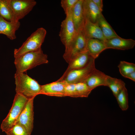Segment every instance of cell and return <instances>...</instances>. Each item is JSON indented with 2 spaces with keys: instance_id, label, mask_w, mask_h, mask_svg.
<instances>
[{
  "instance_id": "cell-1",
  "label": "cell",
  "mask_w": 135,
  "mask_h": 135,
  "mask_svg": "<svg viewBox=\"0 0 135 135\" xmlns=\"http://www.w3.org/2000/svg\"><path fill=\"white\" fill-rule=\"evenodd\" d=\"M14 58L16 73H24L37 66L48 62L47 55L44 53L42 48Z\"/></svg>"
},
{
  "instance_id": "cell-2",
  "label": "cell",
  "mask_w": 135,
  "mask_h": 135,
  "mask_svg": "<svg viewBox=\"0 0 135 135\" xmlns=\"http://www.w3.org/2000/svg\"><path fill=\"white\" fill-rule=\"evenodd\" d=\"M15 91L28 99L40 94L41 85L34 79L24 73H16L14 76Z\"/></svg>"
},
{
  "instance_id": "cell-3",
  "label": "cell",
  "mask_w": 135,
  "mask_h": 135,
  "mask_svg": "<svg viewBox=\"0 0 135 135\" xmlns=\"http://www.w3.org/2000/svg\"><path fill=\"white\" fill-rule=\"evenodd\" d=\"M28 100L23 95L16 93L12 106L1 123L0 128L3 132L6 133L16 123Z\"/></svg>"
},
{
  "instance_id": "cell-4",
  "label": "cell",
  "mask_w": 135,
  "mask_h": 135,
  "mask_svg": "<svg viewBox=\"0 0 135 135\" xmlns=\"http://www.w3.org/2000/svg\"><path fill=\"white\" fill-rule=\"evenodd\" d=\"M46 34V30L44 28L41 27L38 28L27 38L20 47L14 49V57L41 49Z\"/></svg>"
},
{
  "instance_id": "cell-5",
  "label": "cell",
  "mask_w": 135,
  "mask_h": 135,
  "mask_svg": "<svg viewBox=\"0 0 135 135\" xmlns=\"http://www.w3.org/2000/svg\"><path fill=\"white\" fill-rule=\"evenodd\" d=\"M95 59L92 58L86 66L72 70L58 80L66 84H76L84 82L96 68Z\"/></svg>"
},
{
  "instance_id": "cell-6",
  "label": "cell",
  "mask_w": 135,
  "mask_h": 135,
  "mask_svg": "<svg viewBox=\"0 0 135 135\" xmlns=\"http://www.w3.org/2000/svg\"><path fill=\"white\" fill-rule=\"evenodd\" d=\"M12 12L11 22H16L23 18L36 4L34 0H9Z\"/></svg>"
},
{
  "instance_id": "cell-7",
  "label": "cell",
  "mask_w": 135,
  "mask_h": 135,
  "mask_svg": "<svg viewBox=\"0 0 135 135\" xmlns=\"http://www.w3.org/2000/svg\"><path fill=\"white\" fill-rule=\"evenodd\" d=\"M87 40L82 30L77 32L75 38L67 50H65L63 55L64 58L68 64L75 56L87 50Z\"/></svg>"
},
{
  "instance_id": "cell-8",
  "label": "cell",
  "mask_w": 135,
  "mask_h": 135,
  "mask_svg": "<svg viewBox=\"0 0 135 135\" xmlns=\"http://www.w3.org/2000/svg\"><path fill=\"white\" fill-rule=\"evenodd\" d=\"M77 33L72 22L71 14L66 15L62 22L59 36L60 40L65 48H68Z\"/></svg>"
},
{
  "instance_id": "cell-9",
  "label": "cell",
  "mask_w": 135,
  "mask_h": 135,
  "mask_svg": "<svg viewBox=\"0 0 135 135\" xmlns=\"http://www.w3.org/2000/svg\"><path fill=\"white\" fill-rule=\"evenodd\" d=\"M34 98L28 100L16 123L22 125L31 134L34 127Z\"/></svg>"
},
{
  "instance_id": "cell-10",
  "label": "cell",
  "mask_w": 135,
  "mask_h": 135,
  "mask_svg": "<svg viewBox=\"0 0 135 135\" xmlns=\"http://www.w3.org/2000/svg\"><path fill=\"white\" fill-rule=\"evenodd\" d=\"M93 58L87 50L81 52L76 56L68 63V66L61 77H63L70 71L83 68L86 66Z\"/></svg>"
},
{
  "instance_id": "cell-11",
  "label": "cell",
  "mask_w": 135,
  "mask_h": 135,
  "mask_svg": "<svg viewBox=\"0 0 135 135\" xmlns=\"http://www.w3.org/2000/svg\"><path fill=\"white\" fill-rule=\"evenodd\" d=\"M66 83L58 80L41 85L40 94L57 97H64V87Z\"/></svg>"
},
{
  "instance_id": "cell-12",
  "label": "cell",
  "mask_w": 135,
  "mask_h": 135,
  "mask_svg": "<svg viewBox=\"0 0 135 135\" xmlns=\"http://www.w3.org/2000/svg\"><path fill=\"white\" fill-rule=\"evenodd\" d=\"M82 30L87 40L95 38L104 42L106 40L97 23L92 22L86 18Z\"/></svg>"
},
{
  "instance_id": "cell-13",
  "label": "cell",
  "mask_w": 135,
  "mask_h": 135,
  "mask_svg": "<svg viewBox=\"0 0 135 135\" xmlns=\"http://www.w3.org/2000/svg\"><path fill=\"white\" fill-rule=\"evenodd\" d=\"M104 42L107 49L127 50L133 48L135 45L134 40L122 38L119 36L106 40Z\"/></svg>"
},
{
  "instance_id": "cell-14",
  "label": "cell",
  "mask_w": 135,
  "mask_h": 135,
  "mask_svg": "<svg viewBox=\"0 0 135 135\" xmlns=\"http://www.w3.org/2000/svg\"><path fill=\"white\" fill-rule=\"evenodd\" d=\"M108 76L96 68L84 82L92 90L99 86H107Z\"/></svg>"
},
{
  "instance_id": "cell-15",
  "label": "cell",
  "mask_w": 135,
  "mask_h": 135,
  "mask_svg": "<svg viewBox=\"0 0 135 135\" xmlns=\"http://www.w3.org/2000/svg\"><path fill=\"white\" fill-rule=\"evenodd\" d=\"M83 0H78L72 11V20L77 32L82 30L85 20L83 7Z\"/></svg>"
},
{
  "instance_id": "cell-16",
  "label": "cell",
  "mask_w": 135,
  "mask_h": 135,
  "mask_svg": "<svg viewBox=\"0 0 135 135\" xmlns=\"http://www.w3.org/2000/svg\"><path fill=\"white\" fill-rule=\"evenodd\" d=\"M20 25L19 21L14 22L8 21L0 16V34L6 35L10 40L16 39V32Z\"/></svg>"
},
{
  "instance_id": "cell-17",
  "label": "cell",
  "mask_w": 135,
  "mask_h": 135,
  "mask_svg": "<svg viewBox=\"0 0 135 135\" xmlns=\"http://www.w3.org/2000/svg\"><path fill=\"white\" fill-rule=\"evenodd\" d=\"M82 7L85 18L96 23L102 13L92 0H83Z\"/></svg>"
},
{
  "instance_id": "cell-18",
  "label": "cell",
  "mask_w": 135,
  "mask_h": 135,
  "mask_svg": "<svg viewBox=\"0 0 135 135\" xmlns=\"http://www.w3.org/2000/svg\"><path fill=\"white\" fill-rule=\"evenodd\" d=\"M86 49L90 56L94 59L104 50L107 49L104 42L95 38L87 40Z\"/></svg>"
},
{
  "instance_id": "cell-19",
  "label": "cell",
  "mask_w": 135,
  "mask_h": 135,
  "mask_svg": "<svg viewBox=\"0 0 135 135\" xmlns=\"http://www.w3.org/2000/svg\"><path fill=\"white\" fill-rule=\"evenodd\" d=\"M96 22L106 40L119 36L107 22L102 13L99 17Z\"/></svg>"
},
{
  "instance_id": "cell-20",
  "label": "cell",
  "mask_w": 135,
  "mask_h": 135,
  "mask_svg": "<svg viewBox=\"0 0 135 135\" xmlns=\"http://www.w3.org/2000/svg\"><path fill=\"white\" fill-rule=\"evenodd\" d=\"M107 86L110 88L115 97L126 87L125 84L122 80L109 76Z\"/></svg>"
},
{
  "instance_id": "cell-21",
  "label": "cell",
  "mask_w": 135,
  "mask_h": 135,
  "mask_svg": "<svg viewBox=\"0 0 135 135\" xmlns=\"http://www.w3.org/2000/svg\"><path fill=\"white\" fill-rule=\"evenodd\" d=\"M0 16L8 21H12V12L9 0H0Z\"/></svg>"
},
{
  "instance_id": "cell-22",
  "label": "cell",
  "mask_w": 135,
  "mask_h": 135,
  "mask_svg": "<svg viewBox=\"0 0 135 135\" xmlns=\"http://www.w3.org/2000/svg\"><path fill=\"white\" fill-rule=\"evenodd\" d=\"M120 108L123 111L127 110L128 108V94L126 87L116 97Z\"/></svg>"
},
{
  "instance_id": "cell-23",
  "label": "cell",
  "mask_w": 135,
  "mask_h": 135,
  "mask_svg": "<svg viewBox=\"0 0 135 135\" xmlns=\"http://www.w3.org/2000/svg\"><path fill=\"white\" fill-rule=\"evenodd\" d=\"M118 67L120 73L125 78L128 74L135 71V64L133 63L121 61Z\"/></svg>"
},
{
  "instance_id": "cell-24",
  "label": "cell",
  "mask_w": 135,
  "mask_h": 135,
  "mask_svg": "<svg viewBox=\"0 0 135 135\" xmlns=\"http://www.w3.org/2000/svg\"><path fill=\"white\" fill-rule=\"evenodd\" d=\"M75 85L79 97H88L92 90L84 82H78Z\"/></svg>"
},
{
  "instance_id": "cell-25",
  "label": "cell",
  "mask_w": 135,
  "mask_h": 135,
  "mask_svg": "<svg viewBox=\"0 0 135 135\" xmlns=\"http://www.w3.org/2000/svg\"><path fill=\"white\" fill-rule=\"evenodd\" d=\"M7 135H31L22 126L16 123L11 129L6 133Z\"/></svg>"
},
{
  "instance_id": "cell-26",
  "label": "cell",
  "mask_w": 135,
  "mask_h": 135,
  "mask_svg": "<svg viewBox=\"0 0 135 135\" xmlns=\"http://www.w3.org/2000/svg\"><path fill=\"white\" fill-rule=\"evenodd\" d=\"M78 0H62L60 4L66 15L71 14L72 11Z\"/></svg>"
},
{
  "instance_id": "cell-27",
  "label": "cell",
  "mask_w": 135,
  "mask_h": 135,
  "mask_svg": "<svg viewBox=\"0 0 135 135\" xmlns=\"http://www.w3.org/2000/svg\"><path fill=\"white\" fill-rule=\"evenodd\" d=\"M64 96L79 97L76 89L75 84H66L64 87Z\"/></svg>"
},
{
  "instance_id": "cell-28",
  "label": "cell",
  "mask_w": 135,
  "mask_h": 135,
  "mask_svg": "<svg viewBox=\"0 0 135 135\" xmlns=\"http://www.w3.org/2000/svg\"><path fill=\"white\" fill-rule=\"evenodd\" d=\"M100 11L102 12L103 10V0H92Z\"/></svg>"
},
{
  "instance_id": "cell-29",
  "label": "cell",
  "mask_w": 135,
  "mask_h": 135,
  "mask_svg": "<svg viewBox=\"0 0 135 135\" xmlns=\"http://www.w3.org/2000/svg\"><path fill=\"white\" fill-rule=\"evenodd\" d=\"M125 78L131 80L134 82L135 81V71L132 72L127 75Z\"/></svg>"
}]
</instances>
